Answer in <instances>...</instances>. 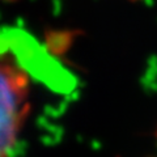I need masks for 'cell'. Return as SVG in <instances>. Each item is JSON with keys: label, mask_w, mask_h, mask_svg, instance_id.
<instances>
[{"label": "cell", "mask_w": 157, "mask_h": 157, "mask_svg": "<svg viewBox=\"0 0 157 157\" xmlns=\"http://www.w3.org/2000/svg\"><path fill=\"white\" fill-rule=\"evenodd\" d=\"M32 81L21 60L0 42V157H12L30 111Z\"/></svg>", "instance_id": "6da1fadb"}]
</instances>
